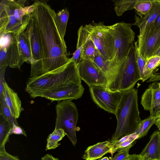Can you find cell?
Wrapping results in <instances>:
<instances>
[{
    "instance_id": "obj_7",
    "label": "cell",
    "mask_w": 160,
    "mask_h": 160,
    "mask_svg": "<svg viewBox=\"0 0 160 160\" xmlns=\"http://www.w3.org/2000/svg\"><path fill=\"white\" fill-rule=\"evenodd\" d=\"M56 118L55 129L62 128L72 144L77 142L76 125L78 113L75 104L70 100L58 102L56 106Z\"/></svg>"
},
{
    "instance_id": "obj_35",
    "label": "cell",
    "mask_w": 160,
    "mask_h": 160,
    "mask_svg": "<svg viewBox=\"0 0 160 160\" xmlns=\"http://www.w3.org/2000/svg\"><path fill=\"white\" fill-rule=\"evenodd\" d=\"M0 160H20L17 157L8 152L5 148H0Z\"/></svg>"
},
{
    "instance_id": "obj_28",
    "label": "cell",
    "mask_w": 160,
    "mask_h": 160,
    "mask_svg": "<svg viewBox=\"0 0 160 160\" xmlns=\"http://www.w3.org/2000/svg\"><path fill=\"white\" fill-rule=\"evenodd\" d=\"M0 115L8 121L12 129L14 124L19 125L17 119L13 116L6 104L3 95L0 96Z\"/></svg>"
},
{
    "instance_id": "obj_29",
    "label": "cell",
    "mask_w": 160,
    "mask_h": 160,
    "mask_svg": "<svg viewBox=\"0 0 160 160\" xmlns=\"http://www.w3.org/2000/svg\"><path fill=\"white\" fill-rule=\"evenodd\" d=\"M92 61L107 76L108 78L110 69V61L105 60L96 49L94 57Z\"/></svg>"
},
{
    "instance_id": "obj_15",
    "label": "cell",
    "mask_w": 160,
    "mask_h": 160,
    "mask_svg": "<svg viewBox=\"0 0 160 160\" xmlns=\"http://www.w3.org/2000/svg\"><path fill=\"white\" fill-rule=\"evenodd\" d=\"M3 95L6 104L13 116L18 118L22 110L21 102L17 93L11 88L5 81L3 83Z\"/></svg>"
},
{
    "instance_id": "obj_41",
    "label": "cell",
    "mask_w": 160,
    "mask_h": 160,
    "mask_svg": "<svg viewBox=\"0 0 160 160\" xmlns=\"http://www.w3.org/2000/svg\"><path fill=\"white\" fill-rule=\"evenodd\" d=\"M35 8V5L33 3L32 5L26 7V11L28 15H30L31 14L34 10Z\"/></svg>"
},
{
    "instance_id": "obj_13",
    "label": "cell",
    "mask_w": 160,
    "mask_h": 160,
    "mask_svg": "<svg viewBox=\"0 0 160 160\" xmlns=\"http://www.w3.org/2000/svg\"><path fill=\"white\" fill-rule=\"evenodd\" d=\"M141 104L144 110L148 111L151 116L155 117L160 110V87L159 82L150 84L143 93Z\"/></svg>"
},
{
    "instance_id": "obj_16",
    "label": "cell",
    "mask_w": 160,
    "mask_h": 160,
    "mask_svg": "<svg viewBox=\"0 0 160 160\" xmlns=\"http://www.w3.org/2000/svg\"><path fill=\"white\" fill-rule=\"evenodd\" d=\"M113 147L112 141L99 142L88 147L82 158L85 160H96L108 153H111Z\"/></svg>"
},
{
    "instance_id": "obj_5",
    "label": "cell",
    "mask_w": 160,
    "mask_h": 160,
    "mask_svg": "<svg viewBox=\"0 0 160 160\" xmlns=\"http://www.w3.org/2000/svg\"><path fill=\"white\" fill-rule=\"evenodd\" d=\"M133 25L122 22L110 26L115 45L114 57L110 61V70L125 58L132 43L134 42L135 33L131 28Z\"/></svg>"
},
{
    "instance_id": "obj_20",
    "label": "cell",
    "mask_w": 160,
    "mask_h": 160,
    "mask_svg": "<svg viewBox=\"0 0 160 160\" xmlns=\"http://www.w3.org/2000/svg\"><path fill=\"white\" fill-rule=\"evenodd\" d=\"M136 49L137 63L141 78V80L143 82L149 79L153 75L154 72L150 71L146 65V60L140 54L138 46L137 41L134 42Z\"/></svg>"
},
{
    "instance_id": "obj_44",
    "label": "cell",
    "mask_w": 160,
    "mask_h": 160,
    "mask_svg": "<svg viewBox=\"0 0 160 160\" xmlns=\"http://www.w3.org/2000/svg\"><path fill=\"white\" fill-rule=\"evenodd\" d=\"M142 160H160V159H153L150 158H149L146 156H143L142 157Z\"/></svg>"
},
{
    "instance_id": "obj_17",
    "label": "cell",
    "mask_w": 160,
    "mask_h": 160,
    "mask_svg": "<svg viewBox=\"0 0 160 160\" xmlns=\"http://www.w3.org/2000/svg\"><path fill=\"white\" fill-rule=\"evenodd\" d=\"M25 32L29 41L31 54L30 64L31 66H33L37 64L40 60V50L36 30L30 20Z\"/></svg>"
},
{
    "instance_id": "obj_33",
    "label": "cell",
    "mask_w": 160,
    "mask_h": 160,
    "mask_svg": "<svg viewBox=\"0 0 160 160\" xmlns=\"http://www.w3.org/2000/svg\"><path fill=\"white\" fill-rule=\"evenodd\" d=\"M0 35V49L8 48L11 41V34H1Z\"/></svg>"
},
{
    "instance_id": "obj_26",
    "label": "cell",
    "mask_w": 160,
    "mask_h": 160,
    "mask_svg": "<svg viewBox=\"0 0 160 160\" xmlns=\"http://www.w3.org/2000/svg\"><path fill=\"white\" fill-rule=\"evenodd\" d=\"M11 129L8 121L0 115V148H5V144L8 140Z\"/></svg>"
},
{
    "instance_id": "obj_42",
    "label": "cell",
    "mask_w": 160,
    "mask_h": 160,
    "mask_svg": "<svg viewBox=\"0 0 160 160\" xmlns=\"http://www.w3.org/2000/svg\"><path fill=\"white\" fill-rule=\"evenodd\" d=\"M142 157L140 155L136 154H132L129 158L127 160H142Z\"/></svg>"
},
{
    "instance_id": "obj_31",
    "label": "cell",
    "mask_w": 160,
    "mask_h": 160,
    "mask_svg": "<svg viewBox=\"0 0 160 160\" xmlns=\"http://www.w3.org/2000/svg\"><path fill=\"white\" fill-rule=\"evenodd\" d=\"M146 65L148 69L154 72L155 70L160 66V56H152L146 60Z\"/></svg>"
},
{
    "instance_id": "obj_43",
    "label": "cell",
    "mask_w": 160,
    "mask_h": 160,
    "mask_svg": "<svg viewBox=\"0 0 160 160\" xmlns=\"http://www.w3.org/2000/svg\"><path fill=\"white\" fill-rule=\"evenodd\" d=\"M155 78L157 81H158L160 79V71L158 72L155 73Z\"/></svg>"
},
{
    "instance_id": "obj_39",
    "label": "cell",
    "mask_w": 160,
    "mask_h": 160,
    "mask_svg": "<svg viewBox=\"0 0 160 160\" xmlns=\"http://www.w3.org/2000/svg\"><path fill=\"white\" fill-rule=\"evenodd\" d=\"M155 124L160 131V110L156 113L155 116Z\"/></svg>"
},
{
    "instance_id": "obj_12",
    "label": "cell",
    "mask_w": 160,
    "mask_h": 160,
    "mask_svg": "<svg viewBox=\"0 0 160 160\" xmlns=\"http://www.w3.org/2000/svg\"><path fill=\"white\" fill-rule=\"evenodd\" d=\"M138 50L146 60L152 56L160 47V30L152 33H145L138 36Z\"/></svg>"
},
{
    "instance_id": "obj_23",
    "label": "cell",
    "mask_w": 160,
    "mask_h": 160,
    "mask_svg": "<svg viewBox=\"0 0 160 160\" xmlns=\"http://www.w3.org/2000/svg\"><path fill=\"white\" fill-rule=\"evenodd\" d=\"M66 135V133L62 129H55L53 131L48 137L46 150L55 149L58 147L61 144L58 143Z\"/></svg>"
},
{
    "instance_id": "obj_30",
    "label": "cell",
    "mask_w": 160,
    "mask_h": 160,
    "mask_svg": "<svg viewBox=\"0 0 160 160\" xmlns=\"http://www.w3.org/2000/svg\"><path fill=\"white\" fill-rule=\"evenodd\" d=\"M153 0H137L134 9L141 18L146 14L151 9Z\"/></svg>"
},
{
    "instance_id": "obj_36",
    "label": "cell",
    "mask_w": 160,
    "mask_h": 160,
    "mask_svg": "<svg viewBox=\"0 0 160 160\" xmlns=\"http://www.w3.org/2000/svg\"><path fill=\"white\" fill-rule=\"evenodd\" d=\"M160 30V14L156 20L153 26L144 31L142 34L152 33Z\"/></svg>"
},
{
    "instance_id": "obj_10",
    "label": "cell",
    "mask_w": 160,
    "mask_h": 160,
    "mask_svg": "<svg viewBox=\"0 0 160 160\" xmlns=\"http://www.w3.org/2000/svg\"><path fill=\"white\" fill-rule=\"evenodd\" d=\"M76 65L81 80L89 87L97 86L107 87L108 83L107 76L92 61L82 60Z\"/></svg>"
},
{
    "instance_id": "obj_37",
    "label": "cell",
    "mask_w": 160,
    "mask_h": 160,
    "mask_svg": "<svg viewBox=\"0 0 160 160\" xmlns=\"http://www.w3.org/2000/svg\"><path fill=\"white\" fill-rule=\"evenodd\" d=\"M12 134L17 135H23L27 136L26 133L24 130L19 125L14 124L12 129L10 131L9 135Z\"/></svg>"
},
{
    "instance_id": "obj_19",
    "label": "cell",
    "mask_w": 160,
    "mask_h": 160,
    "mask_svg": "<svg viewBox=\"0 0 160 160\" xmlns=\"http://www.w3.org/2000/svg\"><path fill=\"white\" fill-rule=\"evenodd\" d=\"M78 37L76 50L73 54L71 59L76 64L79 62V60L83 47L85 42L90 37L88 32L84 26L82 25L78 31Z\"/></svg>"
},
{
    "instance_id": "obj_27",
    "label": "cell",
    "mask_w": 160,
    "mask_h": 160,
    "mask_svg": "<svg viewBox=\"0 0 160 160\" xmlns=\"http://www.w3.org/2000/svg\"><path fill=\"white\" fill-rule=\"evenodd\" d=\"M137 0H113L114 10L117 16H120L126 11L134 9Z\"/></svg>"
},
{
    "instance_id": "obj_38",
    "label": "cell",
    "mask_w": 160,
    "mask_h": 160,
    "mask_svg": "<svg viewBox=\"0 0 160 160\" xmlns=\"http://www.w3.org/2000/svg\"><path fill=\"white\" fill-rule=\"evenodd\" d=\"M6 67L0 68V96L2 95L4 90L3 83L5 81L4 79Z\"/></svg>"
},
{
    "instance_id": "obj_32",
    "label": "cell",
    "mask_w": 160,
    "mask_h": 160,
    "mask_svg": "<svg viewBox=\"0 0 160 160\" xmlns=\"http://www.w3.org/2000/svg\"><path fill=\"white\" fill-rule=\"evenodd\" d=\"M134 144L124 148L119 151L115 155L111 160H127L130 157L129 150Z\"/></svg>"
},
{
    "instance_id": "obj_6",
    "label": "cell",
    "mask_w": 160,
    "mask_h": 160,
    "mask_svg": "<svg viewBox=\"0 0 160 160\" xmlns=\"http://www.w3.org/2000/svg\"><path fill=\"white\" fill-rule=\"evenodd\" d=\"M84 27L103 58L106 61L112 60L114 55L115 45L110 26L105 25L103 22H93Z\"/></svg>"
},
{
    "instance_id": "obj_4",
    "label": "cell",
    "mask_w": 160,
    "mask_h": 160,
    "mask_svg": "<svg viewBox=\"0 0 160 160\" xmlns=\"http://www.w3.org/2000/svg\"><path fill=\"white\" fill-rule=\"evenodd\" d=\"M140 80L135 47L133 42L125 58L111 69L106 88L112 91L123 92L134 88Z\"/></svg>"
},
{
    "instance_id": "obj_21",
    "label": "cell",
    "mask_w": 160,
    "mask_h": 160,
    "mask_svg": "<svg viewBox=\"0 0 160 160\" xmlns=\"http://www.w3.org/2000/svg\"><path fill=\"white\" fill-rule=\"evenodd\" d=\"M69 17V12L67 8L56 13L55 16L56 26L61 38L63 40Z\"/></svg>"
},
{
    "instance_id": "obj_24",
    "label": "cell",
    "mask_w": 160,
    "mask_h": 160,
    "mask_svg": "<svg viewBox=\"0 0 160 160\" xmlns=\"http://www.w3.org/2000/svg\"><path fill=\"white\" fill-rule=\"evenodd\" d=\"M154 116L149 117L141 121L137 129L133 133L139 139L146 136L151 127L155 123Z\"/></svg>"
},
{
    "instance_id": "obj_25",
    "label": "cell",
    "mask_w": 160,
    "mask_h": 160,
    "mask_svg": "<svg viewBox=\"0 0 160 160\" xmlns=\"http://www.w3.org/2000/svg\"><path fill=\"white\" fill-rule=\"evenodd\" d=\"M96 49V46L90 36L83 47L80 55L79 62L82 60L92 61Z\"/></svg>"
},
{
    "instance_id": "obj_47",
    "label": "cell",
    "mask_w": 160,
    "mask_h": 160,
    "mask_svg": "<svg viewBox=\"0 0 160 160\" xmlns=\"http://www.w3.org/2000/svg\"><path fill=\"white\" fill-rule=\"evenodd\" d=\"M159 81H160V79ZM159 86L160 87V82H159Z\"/></svg>"
},
{
    "instance_id": "obj_14",
    "label": "cell",
    "mask_w": 160,
    "mask_h": 160,
    "mask_svg": "<svg viewBox=\"0 0 160 160\" xmlns=\"http://www.w3.org/2000/svg\"><path fill=\"white\" fill-rule=\"evenodd\" d=\"M160 14V0H153L152 8L146 14L141 18L136 15L133 25L139 28V34L153 25Z\"/></svg>"
},
{
    "instance_id": "obj_45",
    "label": "cell",
    "mask_w": 160,
    "mask_h": 160,
    "mask_svg": "<svg viewBox=\"0 0 160 160\" xmlns=\"http://www.w3.org/2000/svg\"><path fill=\"white\" fill-rule=\"evenodd\" d=\"M154 55H158L160 56V47L153 56Z\"/></svg>"
},
{
    "instance_id": "obj_11",
    "label": "cell",
    "mask_w": 160,
    "mask_h": 160,
    "mask_svg": "<svg viewBox=\"0 0 160 160\" xmlns=\"http://www.w3.org/2000/svg\"><path fill=\"white\" fill-rule=\"evenodd\" d=\"M26 42L24 32L18 34H11V41L8 49V66L19 70L23 64L22 57Z\"/></svg>"
},
{
    "instance_id": "obj_46",
    "label": "cell",
    "mask_w": 160,
    "mask_h": 160,
    "mask_svg": "<svg viewBox=\"0 0 160 160\" xmlns=\"http://www.w3.org/2000/svg\"><path fill=\"white\" fill-rule=\"evenodd\" d=\"M100 160H109V158L107 157H105L101 159Z\"/></svg>"
},
{
    "instance_id": "obj_3",
    "label": "cell",
    "mask_w": 160,
    "mask_h": 160,
    "mask_svg": "<svg viewBox=\"0 0 160 160\" xmlns=\"http://www.w3.org/2000/svg\"><path fill=\"white\" fill-rule=\"evenodd\" d=\"M115 115L117 126L112 141L133 133L142 120L138 105V91L133 88L122 92Z\"/></svg>"
},
{
    "instance_id": "obj_34",
    "label": "cell",
    "mask_w": 160,
    "mask_h": 160,
    "mask_svg": "<svg viewBox=\"0 0 160 160\" xmlns=\"http://www.w3.org/2000/svg\"><path fill=\"white\" fill-rule=\"evenodd\" d=\"M8 49L7 48L0 49V68L8 66Z\"/></svg>"
},
{
    "instance_id": "obj_1",
    "label": "cell",
    "mask_w": 160,
    "mask_h": 160,
    "mask_svg": "<svg viewBox=\"0 0 160 160\" xmlns=\"http://www.w3.org/2000/svg\"><path fill=\"white\" fill-rule=\"evenodd\" d=\"M35 8L30 14V21L36 30L40 50V60L31 66L29 78L38 77L64 66L71 60L67 47L56 26V12L46 2L37 0Z\"/></svg>"
},
{
    "instance_id": "obj_8",
    "label": "cell",
    "mask_w": 160,
    "mask_h": 160,
    "mask_svg": "<svg viewBox=\"0 0 160 160\" xmlns=\"http://www.w3.org/2000/svg\"><path fill=\"white\" fill-rule=\"evenodd\" d=\"M18 1L1 0L0 2V34H18L26 29L29 22L17 20L14 14Z\"/></svg>"
},
{
    "instance_id": "obj_40",
    "label": "cell",
    "mask_w": 160,
    "mask_h": 160,
    "mask_svg": "<svg viewBox=\"0 0 160 160\" xmlns=\"http://www.w3.org/2000/svg\"><path fill=\"white\" fill-rule=\"evenodd\" d=\"M41 160H60L58 158H55L51 154H47L41 158Z\"/></svg>"
},
{
    "instance_id": "obj_9",
    "label": "cell",
    "mask_w": 160,
    "mask_h": 160,
    "mask_svg": "<svg viewBox=\"0 0 160 160\" xmlns=\"http://www.w3.org/2000/svg\"><path fill=\"white\" fill-rule=\"evenodd\" d=\"M93 102L101 108L115 114L120 101L122 92L112 91L102 86L89 87Z\"/></svg>"
},
{
    "instance_id": "obj_18",
    "label": "cell",
    "mask_w": 160,
    "mask_h": 160,
    "mask_svg": "<svg viewBox=\"0 0 160 160\" xmlns=\"http://www.w3.org/2000/svg\"><path fill=\"white\" fill-rule=\"evenodd\" d=\"M140 155L153 159H160V131H155Z\"/></svg>"
},
{
    "instance_id": "obj_22",
    "label": "cell",
    "mask_w": 160,
    "mask_h": 160,
    "mask_svg": "<svg viewBox=\"0 0 160 160\" xmlns=\"http://www.w3.org/2000/svg\"><path fill=\"white\" fill-rule=\"evenodd\" d=\"M138 136L134 133L124 136L119 139L112 141L113 147L111 152L112 155L116 151H118L125 147L134 144Z\"/></svg>"
},
{
    "instance_id": "obj_2",
    "label": "cell",
    "mask_w": 160,
    "mask_h": 160,
    "mask_svg": "<svg viewBox=\"0 0 160 160\" xmlns=\"http://www.w3.org/2000/svg\"><path fill=\"white\" fill-rule=\"evenodd\" d=\"M81 80L76 64L71 59L59 69L28 78L25 91L33 98L40 97L52 101H72L83 95L84 89Z\"/></svg>"
}]
</instances>
